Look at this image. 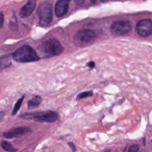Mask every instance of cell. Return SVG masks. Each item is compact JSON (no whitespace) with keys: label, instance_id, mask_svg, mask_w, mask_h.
Here are the masks:
<instances>
[{"label":"cell","instance_id":"cell-1","mask_svg":"<svg viewBox=\"0 0 152 152\" xmlns=\"http://www.w3.org/2000/svg\"><path fill=\"white\" fill-rule=\"evenodd\" d=\"M64 49L61 43L56 39H50L42 43L37 48V54L40 58H47L61 54Z\"/></svg>","mask_w":152,"mask_h":152},{"label":"cell","instance_id":"cell-2","mask_svg":"<svg viewBox=\"0 0 152 152\" xmlns=\"http://www.w3.org/2000/svg\"><path fill=\"white\" fill-rule=\"evenodd\" d=\"M12 58L14 61L21 63L34 62L40 58L37 52L28 45H23L17 49L12 53Z\"/></svg>","mask_w":152,"mask_h":152},{"label":"cell","instance_id":"cell-3","mask_svg":"<svg viewBox=\"0 0 152 152\" xmlns=\"http://www.w3.org/2000/svg\"><path fill=\"white\" fill-rule=\"evenodd\" d=\"M39 24L42 27H48L52 20V4L49 1L42 2L37 10Z\"/></svg>","mask_w":152,"mask_h":152},{"label":"cell","instance_id":"cell-4","mask_svg":"<svg viewBox=\"0 0 152 152\" xmlns=\"http://www.w3.org/2000/svg\"><path fill=\"white\" fill-rule=\"evenodd\" d=\"M20 117L25 119H33L37 122H53L59 118V115L56 112L46 110L24 113Z\"/></svg>","mask_w":152,"mask_h":152},{"label":"cell","instance_id":"cell-5","mask_svg":"<svg viewBox=\"0 0 152 152\" xmlns=\"http://www.w3.org/2000/svg\"><path fill=\"white\" fill-rule=\"evenodd\" d=\"M96 37V33L90 29L78 31L74 36V43L78 47H84L92 44Z\"/></svg>","mask_w":152,"mask_h":152},{"label":"cell","instance_id":"cell-6","mask_svg":"<svg viewBox=\"0 0 152 152\" xmlns=\"http://www.w3.org/2000/svg\"><path fill=\"white\" fill-rule=\"evenodd\" d=\"M132 29L131 23L129 21L119 20L112 23L110 26L111 32L116 36L128 34Z\"/></svg>","mask_w":152,"mask_h":152},{"label":"cell","instance_id":"cell-7","mask_svg":"<svg viewBox=\"0 0 152 152\" xmlns=\"http://www.w3.org/2000/svg\"><path fill=\"white\" fill-rule=\"evenodd\" d=\"M136 31L141 37H148L152 33V20L143 19L138 22L136 26Z\"/></svg>","mask_w":152,"mask_h":152},{"label":"cell","instance_id":"cell-8","mask_svg":"<svg viewBox=\"0 0 152 152\" xmlns=\"http://www.w3.org/2000/svg\"><path fill=\"white\" fill-rule=\"evenodd\" d=\"M30 131L31 129L28 127H17L14 129H11L7 132H5L3 135L6 138L11 139L26 134Z\"/></svg>","mask_w":152,"mask_h":152},{"label":"cell","instance_id":"cell-9","mask_svg":"<svg viewBox=\"0 0 152 152\" xmlns=\"http://www.w3.org/2000/svg\"><path fill=\"white\" fill-rule=\"evenodd\" d=\"M36 0H28L27 3L23 6L19 12V15L21 18H26L29 17L35 9Z\"/></svg>","mask_w":152,"mask_h":152},{"label":"cell","instance_id":"cell-10","mask_svg":"<svg viewBox=\"0 0 152 152\" xmlns=\"http://www.w3.org/2000/svg\"><path fill=\"white\" fill-rule=\"evenodd\" d=\"M71 0H58L55 5V11L58 17H61L68 12Z\"/></svg>","mask_w":152,"mask_h":152},{"label":"cell","instance_id":"cell-11","mask_svg":"<svg viewBox=\"0 0 152 152\" xmlns=\"http://www.w3.org/2000/svg\"><path fill=\"white\" fill-rule=\"evenodd\" d=\"M42 101V98L40 96H35L27 102V106L28 109H34L39 105Z\"/></svg>","mask_w":152,"mask_h":152},{"label":"cell","instance_id":"cell-12","mask_svg":"<svg viewBox=\"0 0 152 152\" xmlns=\"http://www.w3.org/2000/svg\"><path fill=\"white\" fill-rule=\"evenodd\" d=\"M1 147L2 148L7 151H10V152H14V151H16L17 150L16 148H15L10 142L6 141H2L1 142Z\"/></svg>","mask_w":152,"mask_h":152},{"label":"cell","instance_id":"cell-13","mask_svg":"<svg viewBox=\"0 0 152 152\" xmlns=\"http://www.w3.org/2000/svg\"><path fill=\"white\" fill-rule=\"evenodd\" d=\"M24 98V96H23L16 102V103H15V106L14 107V109H13V110L12 111V113H11L12 115H15V114H17V113L18 112V110L20 109V107L21 106V104L23 103Z\"/></svg>","mask_w":152,"mask_h":152},{"label":"cell","instance_id":"cell-14","mask_svg":"<svg viewBox=\"0 0 152 152\" xmlns=\"http://www.w3.org/2000/svg\"><path fill=\"white\" fill-rule=\"evenodd\" d=\"M10 27L11 30H16L18 27L17 25V20L15 15H13L10 21Z\"/></svg>","mask_w":152,"mask_h":152},{"label":"cell","instance_id":"cell-15","mask_svg":"<svg viewBox=\"0 0 152 152\" xmlns=\"http://www.w3.org/2000/svg\"><path fill=\"white\" fill-rule=\"evenodd\" d=\"M93 95V91H84L83 93H80L78 94L77 97V100H80L83 98H85L86 97L88 96H91Z\"/></svg>","mask_w":152,"mask_h":152},{"label":"cell","instance_id":"cell-16","mask_svg":"<svg viewBox=\"0 0 152 152\" xmlns=\"http://www.w3.org/2000/svg\"><path fill=\"white\" fill-rule=\"evenodd\" d=\"M139 145H137V144H133L132 145H131L128 149V151L129 152H136L138 151L139 150Z\"/></svg>","mask_w":152,"mask_h":152},{"label":"cell","instance_id":"cell-17","mask_svg":"<svg viewBox=\"0 0 152 152\" xmlns=\"http://www.w3.org/2000/svg\"><path fill=\"white\" fill-rule=\"evenodd\" d=\"M4 21V15L2 12H0V28L3 26Z\"/></svg>","mask_w":152,"mask_h":152},{"label":"cell","instance_id":"cell-18","mask_svg":"<svg viewBox=\"0 0 152 152\" xmlns=\"http://www.w3.org/2000/svg\"><path fill=\"white\" fill-rule=\"evenodd\" d=\"M74 2H75V4L76 5H82L84 3L85 0H74Z\"/></svg>","mask_w":152,"mask_h":152},{"label":"cell","instance_id":"cell-19","mask_svg":"<svg viewBox=\"0 0 152 152\" xmlns=\"http://www.w3.org/2000/svg\"><path fill=\"white\" fill-rule=\"evenodd\" d=\"M68 144L72 151H75V145H74V144L72 142H68Z\"/></svg>","mask_w":152,"mask_h":152},{"label":"cell","instance_id":"cell-20","mask_svg":"<svg viewBox=\"0 0 152 152\" xmlns=\"http://www.w3.org/2000/svg\"><path fill=\"white\" fill-rule=\"evenodd\" d=\"M87 65L88 67H90V68H94V65H95V64H94V62L91 61V62H88V63L87 64Z\"/></svg>","mask_w":152,"mask_h":152},{"label":"cell","instance_id":"cell-21","mask_svg":"<svg viewBox=\"0 0 152 152\" xmlns=\"http://www.w3.org/2000/svg\"><path fill=\"white\" fill-rule=\"evenodd\" d=\"M5 111H1L0 112V120L4 118V116H5Z\"/></svg>","mask_w":152,"mask_h":152},{"label":"cell","instance_id":"cell-22","mask_svg":"<svg viewBox=\"0 0 152 152\" xmlns=\"http://www.w3.org/2000/svg\"><path fill=\"white\" fill-rule=\"evenodd\" d=\"M90 1H91V3H96V1H97V0H90Z\"/></svg>","mask_w":152,"mask_h":152},{"label":"cell","instance_id":"cell-23","mask_svg":"<svg viewBox=\"0 0 152 152\" xmlns=\"http://www.w3.org/2000/svg\"><path fill=\"white\" fill-rule=\"evenodd\" d=\"M102 1H106V0H102Z\"/></svg>","mask_w":152,"mask_h":152}]
</instances>
